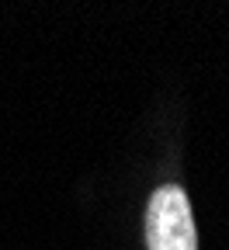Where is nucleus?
Wrapping results in <instances>:
<instances>
[{"label": "nucleus", "instance_id": "1", "mask_svg": "<svg viewBox=\"0 0 229 250\" xmlns=\"http://www.w3.org/2000/svg\"><path fill=\"white\" fill-rule=\"evenodd\" d=\"M146 243L149 250H198L191 202L181 184H160L146 205Z\"/></svg>", "mask_w": 229, "mask_h": 250}]
</instances>
